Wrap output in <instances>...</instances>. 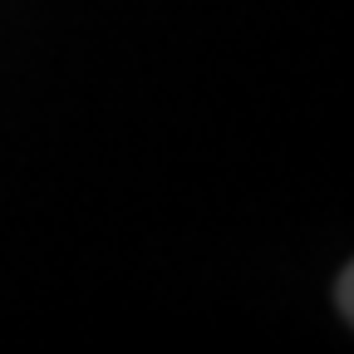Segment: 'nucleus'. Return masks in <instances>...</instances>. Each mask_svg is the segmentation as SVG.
Masks as SVG:
<instances>
[{
	"mask_svg": "<svg viewBox=\"0 0 354 354\" xmlns=\"http://www.w3.org/2000/svg\"><path fill=\"white\" fill-rule=\"evenodd\" d=\"M339 310H344V320L354 325V261H349V271L339 276Z\"/></svg>",
	"mask_w": 354,
	"mask_h": 354,
	"instance_id": "nucleus-1",
	"label": "nucleus"
}]
</instances>
